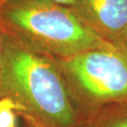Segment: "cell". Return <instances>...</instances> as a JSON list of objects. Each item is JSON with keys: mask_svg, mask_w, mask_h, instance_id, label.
I'll return each instance as SVG.
<instances>
[{"mask_svg": "<svg viewBox=\"0 0 127 127\" xmlns=\"http://www.w3.org/2000/svg\"><path fill=\"white\" fill-rule=\"evenodd\" d=\"M47 127H80L83 119L55 59L27 49L4 32L0 97ZM17 113V114H18Z\"/></svg>", "mask_w": 127, "mask_h": 127, "instance_id": "1", "label": "cell"}, {"mask_svg": "<svg viewBox=\"0 0 127 127\" xmlns=\"http://www.w3.org/2000/svg\"><path fill=\"white\" fill-rule=\"evenodd\" d=\"M4 32L19 44L54 59L68 58L109 41L53 0H13L0 8Z\"/></svg>", "mask_w": 127, "mask_h": 127, "instance_id": "2", "label": "cell"}, {"mask_svg": "<svg viewBox=\"0 0 127 127\" xmlns=\"http://www.w3.org/2000/svg\"><path fill=\"white\" fill-rule=\"evenodd\" d=\"M54 59L83 120L104 109L127 105V52L122 46L106 42Z\"/></svg>", "mask_w": 127, "mask_h": 127, "instance_id": "3", "label": "cell"}, {"mask_svg": "<svg viewBox=\"0 0 127 127\" xmlns=\"http://www.w3.org/2000/svg\"><path fill=\"white\" fill-rule=\"evenodd\" d=\"M70 8L104 41L122 45L127 31V0H73Z\"/></svg>", "mask_w": 127, "mask_h": 127, "instance_id": "4", "label": "cell"}, {"mask_svg": "<svg viewBox=\"0 0 127 127\" xmlns=\"http://www.w3.org/2000/svg\"><path fill=\"white\" fill-rule=\"evenodd\" d=\"M80 127H127V105L102 110L83 120Z\"/></svg>", "mask_w": 127, "mask_h": 127, "instance_id": "5", "label": "cell"}, {"mask_svg": "<svg viewBox=\"0 0 127 127\" xmlns=\"http://www.w3.org/2000/svg\"><path fill=\"white\" fill-rule=\"evenodd\" d=\"M21 106L9 97H0V127H16Z\"/></svg>", "mask_w": 127, "mask_h": 127, "instance_id": "6", "label": "cell"}, {"mask_svg": "<svg viewBox=\"0 0 127 127\" xmlns=\"http://www.w3.org/2000/svg\"><path fill=\"white\" fill-rule=\"evenodd\" d=\"M18 117H21L23 119L26 127H47L42 123H41L39 120H37L36 118H34L33 116L27 113L20 112L18 113Z\"/></svg>", "mask_w": 127, "mask_h": 127, "instance_id": "7", "label": "cell"}, {"mask_svg": "<svg viewBox=\"0 0 127 127\" xmlns=\"http://www.w3.org/2000/svg\"><path fill=\"white\" fill-rule=\"evenodd\" d=\"M10 1H13V0H0V8L3 6V5L9 3ZM55 2H58V3H60V4L66 5V6H69L71 7L73 3V0H53Z\"/></svg>", "mask_w": 127, "mask_h": 127, "instance_id": "8", "label": "cell"}, {"mask_svg": "<svg viewBox=\"0 0 127 127\" xmlns=\"http://www.w3.org/2000/svg\"><path fill=\"white\" fill-rule=\"evenodd\" d=\"M3 41H4V30L1 26L0 22V62H1V57H2V50H3Z\"/></svg>", "mask_w": 127, "mask_h": 127, "instance_id": "9", "label": "cell"}, {"mask_svg": "<svg viewBox=\"0 0 127 127\" xmlns=\"http://www.w3.org/2000/svg\"><path fill=\"white\" fill-rule=\"evenodd\" d=\"M121 46H122L123 48H124L127 52V31H126V33H125V36H124V39H123V43H122V45Z\"/></svg>", "mask_w": 127, "mask_h": 127, "instance_id": "10", "label": "cell"}]
</instances>
